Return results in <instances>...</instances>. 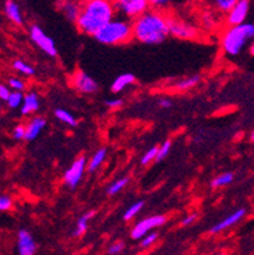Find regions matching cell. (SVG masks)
I'll use <instances>...</instances> for the list:
<instances>
[{"mask_svg":"<svg viewBox=\"0 0 254 255\" xmlns=\"http://www.w3.org/2000/svg\"><path fill=\"white\" fill-rule=\"evenodd\" d=\"M55 116L57 120H60L61 122H64V124L69 125V126H76V120L75 117H74L73 115L70 112H67L66 110H61V108H59V110L55 111Z\"/></svg>","mask_w":254,"mask_h":255,"instance_id":"603a6c76","label":"cell"},{"mask_svg":"<svg viewBox=\"0 0 254 255\" xmlns=\"http://www.w3.org/2000/svg\"><path fill=\"white\" fill-rule=\"evenodd\" d=\"M29 36H31L32 41H33L43 52H46L47 55H50V56H56V55H57L55 42H53L51 37H48L45 32L42 31V28L39 25H32L31 28H29Z\"/></svg>","mask_w":254,"mask_h":255,"instance_id":"ba28073f","label":"cell"},{"mask_svg":"<svg viewBox=\"0 0 254 255\" xmlns=\"http://www.w3.org/2000/svg\"><path fill=\"white\" fill-rule=\"evenodd\" d=\"M165 221H167V217L164 215H155V216L145 217V219H143L135 225L131 231V238L134 240H140V239L145 238L149 234V231H151L155 227L164 225Z\"/></svg>","mask_w":254,"mask_h":255,"instance_id":"52a82bcc","label":"cell"},{"mask_svg":"<svg viewBox=\"0 0 254 255\" xmlns=\"http://www.w3.org/2000/svg\"><path fill=\"white\" fill-rule=\"evenodd\" d=\"M23 99H24V96L22 94V92H11L8 101H6V104L11 110H17V108L22 107Z\"/></svg>","mask_w":254,"mask_h":255,"instance_id":"cb8c5ba5","label":"cell"},{"mask_svg":"<svg viewBox=\"0 0 254 255\" xmlns=\"http://www.w3.org/2000/svg\"><path fill=\"white\" fill-rule=\"evenodd\" d=\"M71 84L75 88L78 92L85 93V94H90L98 90V84L92 76L88 75L87 73L79 70L71 78Z\"/></svg>","mask_w":254,"mask_h":255,"instance_id":"8fae6325","label":"cell"},{"mask_svg":"<svg viewBox=\"0 0 254 255\" xmlns=\"http://www.w3.org/2000/svg\"><path fill=\"white\" fill-rule=\"evenodd\" d=\"M4 13L13 23L18 25L23 24V14L22 11H20L19 5L15 1H10V0L6 1L4 4Z\"/></svg>","mask_w":254,"mask_h":255,"instance_id":"2e32d148","label":"cell"},{"mask_svg":"<svg viewBox=\"0 0 254 255\" xmlns=\"http://www.w3.org/2000/svg\"><path fill=\"white\" fill-rule=\"evenodd\" d=\"M254 38L253 23H243L241 25L229 27L221 37V46L225 53L237 56L243 51L247 43Z\"/></svg>","mask_w":254,"mask_h":255,"instance_id":"3957f363","label":"cell"},{"mask_svg":"<svg viewBox=\"0 0 254 255\" xmlns=\"http://www.w3.org/2000/svg\"><path fill=\"white\" fill-rule=\"evenodd\" d=\"M246 213H247L246 208H239V210H237L235 212L230 213L229 216L225 217V219L221 220L220 222H218L215 226L211 227V233L218 234L220 233V231L227 230V229H229V227L234 226L235 224H238V222L241 221V220L246 216Z\"/></svg>","mask_w":254,"mask_h":255,"instance_id":"4fadbf2b","label":"cell"},{"mask_svg":"<svg viewBox=\"0 0 254 255\" xmlns=\"http://www.w3.org/2000/svg\"><path fill=\"white\" fill-rule=\"evenodd\" d=\"M157 154H158V146H153L150 150H148V152H145V155L141 159V164L143 165H146L151 161V160L157 159Z\"/></svg>","mask_w":254,"mask_h":255,"instance_id":"1f68e13d","label":"cell"},{"mask_svg":"<svg viewBox=\"0 0 254 255\" xmlns=\"http://www.w3.org/2000/svg\"><path fill=\"white\" fill-rule=\"evenodd\" d=\"M106 155H107L106 147H102V149L98 150V151L93 155L92 159L89 160V163H88V170L89 171L97 170V169L102 165L104 159H106Z\"/></svg>","mask_w":254,"mask_h":255,"instance_id":"ffe728a7","label":"cell"},{"mask_svg":"<svg viewBox=\"0 0 254 255\" xmlns=\"http://www.w3.org/2000/svg\"><path fill=\"white\" fill-rule=\"evenodd\" d=\"M106 106L109 108H118V107L122 106V101L121 99H111V101L106 102Z\"/></svg>","mask_w":254,"mask_h":255,"instance_id":"f35d334b","label":"cell"},{"mask_svg":"<svg viewBox=\"0 0 254 255\" xmlns=\"http://www.w3.org/2000/svg\"><path fill=\"white\" fill-rule=\"evenodd\" d=\"M85 165H87V160H85L84 156L78 157V159L70 165V168L67 169L64 174V182L67 187L75 188L76 185L79 184L80 179L83 178Z\"/></svg>","mask_w":254,"mask_h":255,"instance_id":"9c48e42d","label":"cell"},{"mask_svg":"<svg viewBox=\"0 0 254 255\" xmlns=\"http://www.w3.org/2000/svg\"><path fill=\"white\" fill-rule=\"evenodd\" d=\"M234 180V174L233 173H223L215 178L211 182V187L213 188H223L229 185Z\"/></svg>","mask_w":254,"mask_h":255,"instance_id":"7402d4cb","label":"cell"},{"mask_svg":"<svg viewBox=\"0 0 254 255\" xmlns=\"http://www.w3.org/2000/svg\"><path fill=\"white\" fill-rule=\"evenodd\" d=\"M10 89H9L8 85L1 84L0 83V102H6L8 101L9 96H10Z\"/></svg>","mask_w":254,"mask_h":255,"instance_id":"d590c367","label":"cell"},{"mask_svg":"<svg viewBox=\"0 0 254 255\" xmlns=\"http://www.w3.org/2000/svg\"><path fill=\"white\" fill-rule=\"evenodd\" d=\"M171 147H172V141L171 140H167L165 142H163L162 145L158 147V154H157V161H162L163 159L168 156L169 151H171Z\"/></svg>","mask_w":254,"mask_h":255,"instance_id":"83f0119b","label":"cell"},{"mask_svg":"<svg viewBox=\"0 0 254 255\" xmlns=\"http://www.w3.org/2000/svg\"><path fill=\"white\" fill-rule=\"evenodd\" d=\"M18 254L19 255H34L36 254L37 245L34 243L33 236L31 233L25 229H22L18 233V241H17Z\"/></svg>","mask_w":254,"mask_h":255,"instance_id":"7c38bea8","label":"cell"},{"mask_svg":"<svg viewBox=\"0 0 254 255\" xmlns=\"http://www.w3.org/2000/svg\"><path fill=\"white\" fill-rule=\"evenodd\" d=\"M200 80H201L200 75L188 76V78L182 79V80L177 82L176 84H174V89L181 90V92H183V90H188V89H191V88L196 87V85L199 84Z\"/></svg>","mask_w":254,"mask_h":255,"instance_id":"d6986e66","label":"cell"},{"mask_svg":"<svg viewBox=\"0 0 254 255\" xmlns=\"http://www.w3.org/2000/svg\"><path fill=\"white\" fill-rule=\"evenodd\" d=\"M251 141L252 142H254V131H252V133H251Z\"/></svg>","mask_w":254,"mask_h":255,"instance_id":"7bdbcfd3","label":"cell"},{"mask_svg":"<svg viewBox=\"0 0 254 255\" xmlns=\"http://www.w3.org/2000/svg\"><path fill=\"white\" fill-rule=\"evenodd\" d=\"M150 3V5L155 6V9H158V6H163V5H168V1L167 0H151V1H149Z\"/></svg>","mask_w":254,"mask_h":255,"instance_id":"ab89813d","label":"cell"},{"mask_svg":"<svg viewBox=\"0 0 254 255\" xmlns=\"http://www.w3.org/2000/svg\"><path fill=\"white\" fill-rule=\"evenodd\" d=\"M113 15H115L113 3L106 0H90L81 6L76 25L83 33L95 36L104 25L113 20Z\"/></svg>","mask_w":254,"mask_h":255,"instance_id":"6da1fadb","label":"cell"},{"mask_svg":"<svg viewBox=\"0 0 254 255\" xmlns=\"http://www.w3.org/2000/svg\"><path fill=\"white\" fill-rule=\"evenodd\" d=\"M237 1L238 0H218V1H216V6L219 8V10L229 13V11L235 6Z\"/></svg>","mask_w":254,"mask_h":255,"instance_id":"f1b7e54d","label":"cell"},{"mask_svg":"<svg viewBox=\"0 0 254 255\" xmlns=\"http://www.w3.org/2000/svg\"><path fill=\"white\" fill-rule=\"evenodd\" d=\"M13 68L14 70H17L18 73L23 74V75L25 76H32L34 74V69L32 68L31 65L25 64L22 60H15V61L13 62Z\"/></svg>","mask_w":254,"mask_h":255,"instance_id":"d4e9b609","label":"cell"},{"mask_svg":"<svg viewBox=\"0 0 254 255\" xmlns=\"http://www.w3.org/2000/svg\"><path fill=\"white\" fill-rule=\"evenodd\" d=\"M169 34L167 17L158 10H148L132 23V36L146 45L162 43Z\"/></svg>","mask_w":254,"mask_h":255,"instance_id":"7a4b0ae2","label":"cell"},{"mask_svg":"<svg viewBox=\"0 0 254 255\" xmlns=\"http://www.w3.org/2000/svg\"><path fill=\"white\" fill-rule=\"evenodd\" d=\"M13 206V201L6 194H0V212H5L9 211Z\"/></svg>","mask_w":254,"mask_h":255,"instance_id":"4dcf8cb0","label":"cell"},{"mask_svg":"<svg viewBox=\"0 0 254 255\" xmlns=\"http://www.w3.org/2000/svg\"><path fill=\"white\" fill-rule=\"evenodd\" d=\"M46 120L43 117H33L25 126V140L32 141L39 136L42 129L45 128Z\"/></svg>","mask_w":254,"mask_h":255,"instance_id":"5bb4252c","label":"cell"},{"mask_svg":"<svg viewBox=\"0 0 254 255\" xmlns=\"http://www.w3.org/2000/svg\"><path fill=\"white\" fill-rule=\"evenodd\" d=\"M98 42L104 45H121L132 38V24L125 20H111L95 34Z\"/></svg>","mask_w":254,"mask_h":255,"instance_id":"277c9868","label":"cell"},{"mask_svg":"<svg viewBox=\"0 0 254 255\" xmlns=\"http://www.w3.org/2000/svg\"><path fill=\"white\" fill-rule=\"evenodd\" d=\"M216 255H225V254H224V253H220V254H216Z\"/></svg>","mask_w":254,"mask_h":255,"instance_id":"ee69618b","label":"cell"},{"mask_svg":"<svg viewBox=\"0 0 254 255\" xmlns=\"http://www.w3.org/2000/svg\"><path fill=\"white\" fill-rule=\"evenodd\" d=\"M159 106L162 107V108H169V107L172 106V102L169 101V99L163 98V99H160V101H159Z\"/></svg>","mask_w":254,"mask_h":255,"instance_id":"60d3db41","label":"cell"},{"mask_svg":"<svg viewBox=\"0 0 254 255\" xmlns=\"http://www.w3.org/2000/svg\"><path fill=\"white\" fill-rule=\"evenodd\" d=\"M249 8H251L249 1H247V0H238L234 8L228 13V24L230 27H235V25H241L246 23V19L249 13Z\"/></svg>","mask_w":254,"mask_h":255,"instance_id":"30bf717a","label":"cell"},{"mask_svg":"<svg viewBox=\"0 0 254 255\" xmlns=\"http://www.w3.org/2000/svg\"><path fill=\"white\" fill-rule=\"evenodd\" d=\"M202 23H204V27L205 28H213V25H214V19L213 17L210 14H205L204 18H202Z\"/></svg>","mask_w":254,"mask_h":255,"instance_id":"8d00e7d4","label":"cell"},{"mask_svg":"<svg viewBox=\"0 0 254 255\" xmlns=\"http://www.w3.org/2000/svg\"><path fill=\"white\" fill-rule=\"evenodd\" d=\"M123 249H125V244H123L122 241H116V243H113V244L108 248V254L109 255L120 254Z\"/></svg>","mask_w":254,"mask_h":255,"instance_id":"e575fe53","label":"cell"},{"mask_svg":"<svg viewBox=\"0 0 254 255\" xmlns=\"http://www.w3.org/2000/svg\"><path fill=\"white\" fill-rule=\"evenodd\" d=\"M8 87L9 89H13V92H22L24 89L25 84L22 79L19 78H9Z\"/></svg>","mask_w":254,"mask_h":255,"instance_id":"f546056e","label":"cell"},{"mask_svg":"<svg viewBox=\"0 0 254 255\" xmlns=\"http://www.w3.org/2000/svg\"><path fill=\"white\" fill-rule=\"evenodd\" d=\"M13 137L14 140H23L25 138V126L23 125H17L13 128Z\"/></svg>","mask_w":254,"mask_h":255,"instance_id":"836d02e7","label":"cell"},{"mask_svg":"<svg viewBox=\"0 0 254 255\" xmlns=\"http://www.w3.org/2000/svg\"><path fill=\"white\" fill-rule=\"evenodd\" d=\"M135 82V76L132 74H122L115 79V82L112 83L111 90L113 93H120L125 89L126 87L131 85Z\"/></svg>","mask_w":254,"mask_h":255,"instance_id":"e0dca14e","label":"cell"},{"mask_svg":"<svg viewBox=\"0 0 254 255\" xmlns=\"http://www.w3.org/2000/svg\"><path fill=\"white\" fill-rule=\"evenodd\" d=\"M94 213H95L94 211H89V212L85 213V215H83V216L78 220V222H76L75 231L73 233L74 236H81L84 233H85V231H87L88 221H89V220L94 216Z\"/></svg>","mask_w":254,"mask_h":255,"instance_id":"44dd1931","label":"cell"},{"mask_svg":"<svg viewBox=\"0 0 254 255\" xmlns=\"http://www.w3.org/2000/svg\"><path fill=\"white\" fill-rule=\"evenodd\" d=\"M149 5L150 3L148 0H120L113 3V6H116L117 10H120L123 15L135 18V19L148 11Z\"/></svg>","mask_w":254,"mask_h":255,"instance_id":"8992f818","label":"cell"},{"mask_svg":"<svg viewBox=\"0 0 254 255\" xmlns=\"http://www.w3.org/2000/svg\"><path fill=\"white\" fill-rule=\"evenodd\" d=\"M38 108H39L38 96L33 92L27 93V94L24 96V99H23L22 107H20V113H22L23 116L32 115V113L37 112Z\"/></svg>","mask_w":254,"mask_h":255,"instance_id":"9a60e30c","label":"cell"},{"mask_svg":"<svg viewBox=\"0 0 254 255\" xmlns=\"http://www.w3.org/2000/svg\"><path fill=\"white\" fill-rule=\"evenodd\" d=\"M144 205H145V203H144V201H137L136 203H134L131 207L127 208V211H126L125 215H123V220H125V221H130V220L134 219L137 213L143 210Z\"/></svg>","mask_w":254,"mask_h":255,"instance_id":"484cf974","label":"cell"},{"mask_svg":"<svg viewBox=\"0 0 254 255\" xmlns=\"http://www.w3.org/2000/svg\"><path fill=\"white\" fill-rule=\"evenodd\" d=\"M129 180V178H121V179L116 180L115 183H112V184L109 185V188L107 189V193H108L109 196H115V194H117L118 192L122 191L123 188L127 185Z\"/></svg>","mask_w":254,"mask_h":255,"instance_id":"4316f807","label":"cell"},{"mask_svg":"<svg viewBox=\"0 0 254 255\" xmlns=\"http://www.w3.org/2000/svg\"><path fill=\"white\" fill-rule=\"evenodd\" d=\"M158 240V234L155 233H149L145 238L141 239L140 241V247L141 248H149Z\"/></svg>","mask_w":254,"mask_h":255,"instance_id":"d6a6232c","label":"cell"},{"mask_svg":"<svg viewBox=\"0 0 254 255\" xmlns=\"http://www.w3.org/2000/svg\"><path fill=\"white\" fill-rule=\"evenodd\" d=\"M169 34L179 39H196L200 36V31L191 23H186L177 18H167Z\"/></svg>","mask_w":254,"mask_h":255,"instance_id":"5b68a950","label":"cell"},{"mask_svg":"<svg viewBox=\"0 0 254 255\" xmlns=\"http://www.w3.org/2000/svg\"><path fill=\"white\" fill-rule=\"evenodd\" d=\"M196 219H197V215H196V213H191V215H188L187 217H185V219L182 220V225H183V226H188V225L193 224V222L196 221Z\"/></svg>","mask_w":254,"mask_h":255,"instance_id":"74e56055","label":"cell"},{"mask_svg":"<svg viewBox=\"0 0 254 255\" xmlns=\"http://www.w3.org/2000/svg\"><path fill=\"white\" fill-rule=\"evenodd\" d=\"M62 11H64L65 17L67 18L71 22H75L78 20L79 15H80L81 6L79 3H74V1H66V3L62 4Z\"/></svg>","mask_w":254,"mask_h":255,"instance_id":"ac0fdd59","label":"cell"},{"mask_svg":"<svg viewBox=\"0 0 254 255\" xmlns=\"http://www.w3.org/2000/svg\"><path fill=\"white\" fill-rule=\"evenodd\" d=\"M0 108H1V102H0Z\"/></svg>","mask_w":254,"mask_h":255,"instance_id":"f6af8a7d","label":"cell"},{"mask_svg":"<svg viewBox=\"0 0 254 255\" xmlns=\"http://www.w3.org/2000/svg\"><path fill=\"white\" fill-rule=\"evenodd\" d=\"M249 52H251L252 56H254V42L251 45V48H249Z\"/></svg>","mask_w":254,"mask_h":255,"instance_id":"b9f144b4","label":"cell"}]
</instances>
